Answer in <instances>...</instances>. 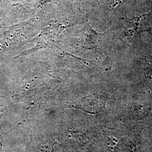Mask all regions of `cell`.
<instances>
[{
  "label": "cell",
  "mask_w": 152,
  "mask_h": 152,
  "mask_svg": "<svg viewBox=\"0 0 152 152\" xmlns=\"http://www.w3.org/2000/svg\"><path fill=\"white\" fill-rule=\"evenodd\" d=\"M118 152H136L135 145L130 141L122 140L118 145Z\"/></svg>",
  "instance_id": "1"
}]
</instances>
